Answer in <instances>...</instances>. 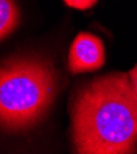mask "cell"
I'll use <instances>...</instances> for the list:
<instances>
[{"instance_id": "obj_1", "label": "cell", "mask_w": 137, "mask_h": 154, "mask_svg": "<svg viewBox=\"0 0 137 154\" xmlns=\"http://www.w3.org/2000/svg\"><path fill=\"white\" fill-rule=\"evenodd\" d=\"M72 140L80 154L137 153V91L126 73L80 85L70 100Z\"/></svg>"}, {"instance_id": "obj_2", "label": "cell", "mask_w": 137, "mask_h": 154, "mask_svg": "<svg viewBox=\"0 0 137 154\" xmlns=\"http://www.w3.org/2000/svg\"><path fill=\"white\" fill-rule=\"evenodd\" d=\"M52 62L40 57H14L0 69V121L6 132H22L39 123L58 94Z\"/></svg>"}, {"instance_id": "obj_3", "label": "cell", "mask_w": 137, "mask_h": 154, "mask_svg": "<svg viewBox=\"0 0 137 154\" xmlns=\"http://www.w3.org/2000/svg\"><path fill=\"white\" fill-rule=\"evenodd\" d=\"M105 63V48L99 37L89 33H79L69 48L68 68L73 74L95 72Z\"/></svg>"}, {"instance_id": "obj_4", "label": "cell", "mask_w": 137, "mask_h": 154, "mask_svg": "<svg viewBox=\"0 0 137 154\" xmlns=\"http://www.w3.org/2000/svg\"><path fill=\"white\" fill-rule=\"evenodd\" d=\"M19 9L15 0H0V37L5 40L19 25Z\"/></svg>"}, {"instance_id": "obj_5", "label": "cell", "mask_w": 137, "mask_h": 154, "mask_svg": "<svg viewBox=\"0 0 137 154\" xmlns=\"http://www.w3.org/2000/svg\"><path fill=\"white\" fill-rule=\"evenodd\" d=\"M64 3L74 9H78V10H86V9H90L93 8L98 0H64Z\"/></svg>"}, {"instance_id": "obj_6", "label": "cell", "mask_w": 137, "mask_h": 154, "mask_svg": "<svg viewBox=\"0 0 137 154\" xmlns=\"http://www.w3.org/2000/svg\"><path fill=\"white\" fill-rule=\"evenodd\" d=\"M129 75H130V79H131V82H132V84H133L135 90L137 91V66H136L133 69L130 70Z\"/></svg>"}]
</instances>
